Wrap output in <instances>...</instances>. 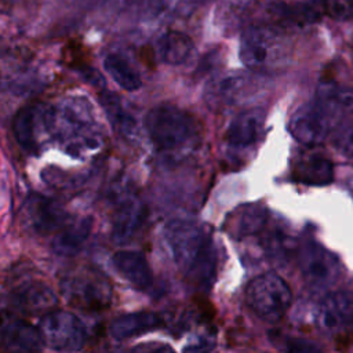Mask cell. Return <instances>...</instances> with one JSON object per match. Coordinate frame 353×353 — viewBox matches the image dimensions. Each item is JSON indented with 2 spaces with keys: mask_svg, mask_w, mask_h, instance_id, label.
Wrapping results in <instances>:
<instances>
[{
  "mask_svg": "<svg viewBox=\"0 0 353 353\" xmlns=\"http://www.w3.org/2000/svg\"><path fill=\"white\" fill-rule=\"evenodd\" d=\"M164 237L174 262L186 276L197 285H211L216 273V250L211 228L174 219L167 223Z\"/></svg>",
  "mask_w": 353,
  "mask_h": 353,
  "instance_id": "cell-1",
  "label": "cell"
},
{
  "mask_svg": "<svg viewBox=\"0 0 353 353\" xmlns=\"http://www.w3.org/2000/svg\"><path fill=\"white\" fill-rule=\"evenodd\" d=\"M152 143L159 150L172 152L190 143L199 132L196 120L183 109L174 105L152 108L143 120Z\"/></svg>",
  "mask_w": 353,
  "mask_h": 353,
  "instance_id": "cell-2",
  "label": "cell"
},
{
  "mask_svg": "<svg viewBox=\"0 0 353 353\" xmlns=\"http://www.w3.org/2000/svg\"><path fill=\"white\" fill-rule=\"evenodd\" d=\"M61 292L70 306L88 312L105 310L112 302L110 281L92 268L68 273L61 281Z\"/></svg>",
  "mask_w": 353,
  "mask_h": 353,
  "instance_id": "cell-3",
  "label": "cell"
},
{
  "mask_svg": "<svg viewBox=\"0 0 353 353\" xmlns=\"http://www.w3.org/2000/svg\"><path fill=\"white\" fill-rule=\"evenodd\" d=\"M245 301L261 320L276 323L287 313L292 294L288 284L277 273L268 272L248 283Z\"/></svg>",
  "mask_w": 353,
  "mask_h": 353,
  "instance_id": "cell-4",
  "label": "cell"
},
{
  "mask_svg": "<svg viewBox=\"0 0 353 353\" xmlns=\"http://www.w3.org/2000/svg\"><path fill=\"white\" fill-rule=\"evenodd\" d=\"M37 330L44 345L57 352H79L87 343L88 334L84 323L76 314L66 310L46 313L39 321Z\"/></svg>",
  "mask_w": 353,
  "mask_h": 353,
  "instance_id": "cell-5",
  "label": "cell"
},
{
  "mask_svg": "<svg viewBox=\"0 0 353 353\" xmlns=\"http://www.w3.org/2000/svg\"><path fill=\"white\" fill-rule=\"evenodd\" d=\"M281 44L276 30L269 25L248 26L240 41V59L252 72H265L281 58Z\"/></svg>",
  "mask_w": 353,
  "mask_h": 353,
  "instance_id": "cell-6",
  "label": "cell"
},
{
  "mask_svg": "<svg viewBox=\"0 0 353 353\" xmlns=\"http://www.w3.org/2000/svg\"><path fill=\"white\" fill-rule=\"evenodd\" d=\"M298 263L303 279L312 287H327L332 284L339 274L336 256L317 243H306L301 247Z\"/></svg>",
  "mask_w": 353,
  "mask_h": 353,
  "instance_id": "cell-7",
  "label": "cell"
},
{
  "mask_svg": "<svg viewBox=\"0 0 353 353\" xmlns=\"http://www.w3.org/2000/svg\"><path fill=\"white\" fill-rule=\"evenodd\" d=\"M54 128V109L29 105L18 110L12 121L14 135L21 148L36 153L40 148V134Z\"/></svg>",
  "mask_w": 353,
  "mask_h": 353,
  "instance_id": "cell-8",
  "label": "cell"
},
{
  "mask_svg": "<svg viewBox=\"0 0 353 353\" xmlns=\"http://www.w3.org/2000/svg\"><path fill=\"white\" fill-rule=\"evenodd\" d=\"M290 134L302 145L316 146L324 142L330 132L325 110L319 105H303L290 119Z\"/></svg>",
  "mask_w": 353,
  "mask_h": 353,
  "instance_id": "cell-9",
  "label": "cell"
},
{
  "mask_svg": "<svg viewBox=\"0 0 353 353\" xmlns=\"http://www.w3.org/2000/svg\"><path fill=\"white\" fill-rule=\"evenodd\" d=\"M10 307L22 314L51 312L57 303V295L51 287L40 280H26L10 290Z\"/></svg>",
  "mask_w": 353,
  "mask_h": 353,
  "instance_id": "cell-10",
  "label": "cell"
},
{
  "mask_svg": "<svg viewBox=\"0 0 353 353\" xmlns=\"http://www.w3.org/2000/svg\"><path fill=\"white\" fill-rule=\"evenodd\" d=\"M66 218L65 210L57 201L40 194H32L23 207L25 223L40 234L61 230Z\"/></svg>",
  "mask_w": 353,
  "mask_h": 353,
  "instance_id": "cell-11",
  "label": "cell"
},
{
  "mask_svg": "<svg viewBox=\"0 0 353 353\" xmlns=\"http://www.w3.org/2000/svg\"><path fill=\"white\" fill-rule=\"evenodd\" d=\"M145 219L143 203L135 196L123 197L113 214L112 239L116 244H127Z\"/></svg>",
  "mask_w": 353,
  "mask_h": 353,
  "instance_id": "cell-12",
  "label": "cell"
},
{
  "mask_svg": "<svg viewBox=\"0 0 353 353\" xmlns=\"http://www.w3.org/2000/svg\"><path fill=\"white\" fill-rule=\"evenodd\" d=\"M1 343L10 353H41L43 339L37 328L19 319H4Z\"/></svg>",
  "mask_w": 353,
  "mask_h": 353,
  "instance_id": "cell-13",
  "label": "cell"
},
{
  "mask_svg": "<svg viewBox=\"0 0 353 353\" xmlns=\"http://www.w3.org/2000/svg\"><path fill=\"white\" fill-rule=\"evenodd\" d=\"M317 319L327 330H339L353 324V292L335 291L325 295L319 305Z\"/></svg>",
  "mask_w": 353,
  "mask_h": 353,
  "instance_id": "cell-14",
  "label": "cell"
},
{
  "mask_svg": "<svg viewBox=\"0 0 353 353\" xmlns=\"http://www.w3.org/2000/svg\"><path fill=\"white\" fill-rule=\"evenodd\" d=\"M116 270L135 288L148 290L153 284V273L143 254L138 251H117L112 256Z\"/></svg>",
  "mask_w": 353,
  "mask_h": 353,
  "instance_id": "cell-15",
  "label": "cell"
},
{
  "mask_svg": "<svg viewBox=\"0 0 353 353\" xmlns=\"http://www.w3.org/2000/svg\"><path fill=\"white\" fill-rule=\"evenodd\" d=\"M263 112L261 109H247L237 114L229 124L225 138L236 148H245L255 143L263 125Z\"/></svg>",
  "mask_w": 353,
  "mask_h": 353,
  "instance_id": "cell-16",
  "label": "cell"
},
{
  "mask_svg": "<svg viewBox=\"0 0 353 353\" xmlns=\"http://www.w3.org/2000/svg\"><path fill=\"white\" fill-rule=\"evenodd\" d=\"M161 325V317L153 312L139 310L116 317L109 325V334L117 341L130 339Z\"/></svg>",
  "mask_w": 353,
  "mask_h": 353,
  "instance_id": "cell-17",
  "label": "cell"
},
{
  "mask_svg": "<svg viewBox=\"0 0 353 353\" xmlns=\"http://www.w3.org/2000/svg\"><path fill=\"white\" fill-rule=\"evenodd\" d=\"M294 178L305 185L324 186L334 181V165L319 153H307L295 161Z\"/></svg>",
  "mask_w": 353,
  "mask_h": 353,
  "instance_id": "cell-18",
  "label": "cell"
},
{
  "mask_svg": "<svg viewBox=\"0 0 353 353\" xmlns=\"http://www.w3.org/2000/svg\"><path fill=\"white\" fill-rule=\"evenodd\" d=\"M268 221V210L259 204H245L234 210L226 221L228 233L236 239L259 233Z\"/></svg>",
  "mask_w": 353,
  "mask_h": 353,
  "instance_id": "cell-19",
  "label": "cell"
},
{
  "mask_svg": "<svg viewBox=\"0 0 353 353\" xmlns=\"http://www.w3.org/2000/svg\"><path fill=\"white\" fill-rule=\"evenodd\" d=\"M154 51L163 63L176 66L190 58L194 51V44L188 34L178 30H168L157 39Z\"/></svg>",
  "mask_w": 353,
  "mask_h": 353,
  "instance_id": "cell-20",
  "label": "cell"
},
{
  "mask_svg": "<svg viewBox=\"0 0 353 353\" xmlns=\"http://www.w3.org/2000/svg\"><path fill=\"white\" fill-rule=\"evenodd\" d=\"M91 228L92 219L88 216L63 226L52 240V251L57 255L66 258L77 255L83 250Z\"/></svg>",
  "mask_w": 353,
  "mask_h": 353,
  "instance_id": "cell-21",
  "label": "cell"
},
{
  "mask_svg": "<svg viewBox=\"0 0 353 353\" xmlns=\"http://www.w3.org/2000/svg\"><path fill=\"white\" fill-rule=\"evenodd\" d=\"M252 81L245 76H229L215 81L205 92L208 106H229L250 95Z\"/></svg>",
  "mask_w": 353,
  "mask_h": 353,
  "instance_id": "cell-22",
  "label": "cell"
},
{
  "mask_svg": "<svg viewBox=\"0 0 353 353\" xmlns=\"http://www.w3.org/2000/svg\"><path fill=\"white\" fill-rule=\"evenodd\" d=\"M266 14L270 22L277 25L305 26L319 19L320 14L310 4H288L284 1H272L266 6Z\"/></svg>",
  "mask_w": 353,
  "mask_h": 353,
  "instance_id": "cell-23",
  "label": "cell"
},
{
  "mask_svg": "<svg viewBox=\"0 0 353 353\" xmlns=\"http://www.w3.org/2000/svg\"><path fill=\"white\" fill-rule=\"evenodd\" d=\"M103 66L108 74L120 88L125 91H137L141 88L142 80L139 73L123 55L117 52L108 54L105 57Z\"/></svg>",
  "mask_w": 353,
  "mask_h": 353,
  "instance_id": "cell-24",
  "label": "cell"
},
{
  "mask_svg": "<svg viewBox=\"0 0 353 353\" xmlns=\"http://www.w3.org/2000/svg\"><path fill=\"white\" fill-rule=\"evenodd\" d=\"M317 103L324 110L353 112V88L335 83H321L317 87Z\"/></svg>",
  "mask_w": 353,
  "mask_h": 353,
  "instance_id": "cell-25",
  "label": "cell"
},
{
  "mask_svg": "<svg viewBox=\"0 0 353 353\" xmlns=\"http://www.w3.org/2000/svg\"><path fill=\"white\" fill-rule=\"evenodd\" d=\"M101 103L109 116L112 124L123 134L124 137L134 138L137 134V123L132 114L123 106L119 97L110 92L101 94Z\"/></svg>",
  "mask_w": 353,
  "mask_h": 353,
  "instance_id": "cell-26",
  "label": "cell"
},
{
  "mask_svg": "<svg viewBox=\"0 0 353 353\" xmlns=\"http://www.w3.org/2000/svg\"><path fill=\"white\" fill-rule=\"evenodd\" d=\"M292 243L281 233H272L265 240V250L277 259H285L291 252Z\"/></svg>",
  "mask_w": 353,
  "mask_h": 353,
  "instance_id": "cell-27",
  "label": "cell"
},
{
  "mask_svg": "<svg viewBox=\"0 0 353 353\" xmlns=\"http://www.w3.org/2000/svg\"><path fill=\"white\" fill-rule=\"evenodd\" d=\"M335 148L345 156L353 157V124H343L334 135Z\"/></svg>",
  "mask_w": 353,
  "mask_h": 353,
  "instance_id": "cell-28",
  "label": "cell"
},
{
  "mask_svg": "<svg viewBox=\"0 0 353 353\" xmlns=\"http://www.w3.org/2000/svg\"><path fill=\"white\" fill-rule=\"evenodd\" d=\"M324 6L330 17L335 19L353 18V0H324Z\"/></svg>",
  "mask_w": 353,
  "mask_h": 353,
  "instance_id": "cell-29",
  "label": "cell"
},
{
  "mask_svg": "<svg viewBox=\"0 0 353 353\" xmlns=\"http://www.w3.org/2000/svg\"><path fill=\"white\" fill-rule=\"evenodd\" d=\"M283 347L284 353H323L317 345L302 338H285Z\"/></svg>",
  "mask_w": 353,
  "mask_h": 353,
  "instance_id": "cell-30",
  "label": "cell"
},
{
  "mask_svg": "<svg viewBox=\"0 0 353 353\" xmlns=\"http://www.w3.org/2000/svg\"><path fill=\"white\" fill-rule=\"evenodd\" d=\"M119 4L128 10V11H137V12H157V10L161 7L163 0H119Z\"/></svg>",
  "mask_w": 353,
  "mask_h": 353,
  "instance_id": "cell-31",
  "label": "cell"
},
{
  "mask_svg": "<svg viewBox=\"0 0 353 353\" xmlns=\"http://www.w3.org/2000/svg\"><path fill=\"white\" fill-rule=\"evenodd\" d=\"M214 339L210 336H199L192 341L185 349L183 353H211L214 349Z\"/></svg>",
  "mask_w": 353,
  "mask_h": 353,
  "instance_id": "cell-32",
  "label": "cell"
},
{
  "mask_svg": "<svg viewBox=\"0 0 353 353\" xmlns=\"http://www.w3.org/2000/svg\"><path fill=\"white\" fill-rule=\"evenodd\" d=\"M130 353H175V350L161 342H145L134 346Z\"/></svg>",
  "mask_w": 353,
  "mask_h": 353,
  "instance_id": "cell-33",
  "label": "cell"
},
{
  "mask_svg": "<svg viewBox=\"0 0 353 353\" xmlns=\"http://www.w3.org/2000/svg\"><path fill=\"white\" fill-rule=\"evenodd\" d=\"M194 1H205V0H194Z\"/></svg>",
  "mask_w": 353,
  "mask_h": 353,
  "instance_id": "cell-34",
  "label": "cell"
}]
</instances>
